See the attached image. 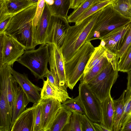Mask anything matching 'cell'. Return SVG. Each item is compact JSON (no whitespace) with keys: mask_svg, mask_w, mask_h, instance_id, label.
<instances>
[{"mask_svg":"<svg viewBox=\"0 0 131 131\" xmlns=\"http://www.w3.org/2000/svg\"><path fill=\"white\" fill-rule=\"evenodd\" d=\"M112 4L102 9L86 41L100 39L114 29L131 21V19L124 17L116 11Z\"/></svg>","mask_w":131,"mask_h":131,"instance_id":"2","label":"cell"},{"mask_svg":"<svg viewBox=\"0 0 131 131\" xmlns=\"http://www.w3.org/2000/svg\"><path fill=\"white\" fill-rule=\"evenodd\" d=\"M125 91L124 90L117 99L113 100L114 116L113 131H120V124L123 113L124 98Z\"/></svg>","mask_w":131,"mask_h":131,"instance_id":"22","label":"cell"},{"mask_svg":"<svg viewBox=\"0 0 131 131\" xmlns=\"http://www.w3.org/2000/svg\"><path fill=\"white\" fill-rule=\"evenodd\" d=\"M33 105L35 108L34 131H41L42 112L39 101Z\"/></svg>","mask_w":131,"mask_h":131,"instance_id":"34","label":"cell"},{"mask_svg":"<svg viewBox=\"0 0 131 131\" xmlns=\"http://www.w3.org/2000/svg\"><path fill=\"white\" fill-rule=\"evenodd\" d=\"M79 95L85 110L86 115L93 122L101 123L102 117L101 103L85 82L80 83Z\"/></svg>","mask_w":131,"mask_h":131,"instance_id":"7","label":"cell"},{"mask_svg":"<svg viewBox=\"0 0 131 131\" xmlns=\"http://www.w3.org/2000/svg\"><path fill=\"white\" fill-rule=\"evenodd\" d=\"M72 112L69 122L62 131H82L81 121L82 114L75 111Z\"/></svg>","mask_w":131,"mask_h":131,"instance_id":"30","label":"cell"},{"mask_svg":"<svg viewBox=\"0 0 131 131\" xmlns=\"http://www.w3.org/2000/svg\"><path fill=\"white\" fill-rule=\"evenodd\" d=\"M112 5L122 16L131 19V0H116Z\"/></svg>","mask_w":131,"mask_h":131,"instance_id":"27","label":"cell"},{"mask_svg":"<svg viewBox=\"0 0 131 131\" xmlns=\"http://www.w3.org/2000/svg\"><path fill=\"white\" fill-rule=\"evenodd\" d=\"M37 3L31 5L18 13L12 16L4 33L10 36L15 34L33 21Z\"/></svg>","mask_w":131,"mask_h":131,"instance_id":"10","label":"cell"},{"mask_svg":"<svg viewBox=\"0 0 131 131\" xmlns=\"http://www.w3.org/2000/svg\"><path fill=\"white\" fill-rule=\"evenodd\" d=\"M29 102L25 94L19 85L16 91L13 106L11 128L16 120L26 110Z\"/></svg>","mask_w":131,"mask_h":131,"instance_id":"20","label":"cell"},{"mask_svg":"<svg viewBox=\"0 0 131 131\" xmlns=\"http://www.w3.org/2000/svg\"><path fill=\"white\" fill-rule=\"evenodd\" d=\"M35 108H27L17 117L10 131H34Z\"/></svg>","mask_w":131,"mask_h":131,"instance_id":"18","label":"cell"},{"mask_svg":"<svg viewBox=\"0 0 131 131\" xmlns=\"http://www.w3.org/2000/svg\"><path fill=\"white\" fill-rule=\"evenodd\" d=\"M96 131H109V130L103 125L96 122L93 123Z\"/></svg>","mask_w":131,"mask_h":131,"instance_id":"41","label":"cell"},{"mask_svg":"<svg viewBox=\"0 0 131 131\" xmlns=\"http://www.w3.org/2000/svg\"><path fill=\"white\" fill-rule=\"evenodd\" d=\"M113 100L110 94L101 103L102 117L101 123L109 131H113V129L114 113Z\"/></svg>","mask_w":131,"mask_h":131,"instance_id":"19","label":"cell"},{"mask_svg":"<svg viewBox=\"0 0 131 131\" xmlns=\"http://www.w3.org/2000/svg\"><path fill=\"white\" fill-rule=\"evenodd\" d=\"M131 44V26L129 33L124 43L120 50L117 52L116 55L119 59L123 54L128 47Z\"/></svg>","mask_w":131,"mask_h":131,"instance_id":"37","label":"cell"},{"mask_svg":"<svg viewBox=\"0 0 131 131\" xmlns=\"http://www.w3.org/2000/svg\"><path fill=\"white\" fill-rule=\"evenodd\" d=\"M35 3L29 0H0V21Z\"/></svg>","mask_w":131,"mask_h":131,"instance_id":"16","label":"cell"},{"mask_svg":"<svg viewBox=\"0 0 131 131\" xmlns=\"http://www.w3.org/2000/svg\"><path fill=\"white\" fill-rule=\"evenodd\" d=\"M12 74L30 102L34 104L39 102L41 99V88L33 83L24 73H20L13 69Z\"/></svg>","mask_w":131,"mask_h":131,"instance_id":"14","label":"cell"},{"mask_svg":"<svg viewBox=\"0 0 131 131\" xmlns=\"http://www.w3.org/2000/svg\"><path fill=\"white\" fill-rule=\"evenodd\" d=\"M48 44L49 52L50 70L53 74L60 90L67 92L68 87L64 70L65 62L61 50L54 43Z\"/></svg>","mask_w":131,"mask_h":131,"instance_id":"8","label":"cell"},{"mask_svg":"<svg viewBox=\"0 0 131 131\" xmlns=\"http://www.w3.org/2000/svg\"><path fill=\"white\" fill-rule=\"evenodd\" d=\"M71 0H54L53 5L49 6L52 15L67 18Z\"/></svg>","mask_w":131,"mask_h":131,"instance_id":"23","label":"cell"},{"mask_svg":"<svg viewBox=\"0 0 131 131\" xmlns=\"http://www.w3.org/2000/svg\"><path fill=\"white\" fill-rule=\"evenodd\" d=\"M61 104L62 106L71 112L75 111L86 114L84 106L79 95L74 98L66 100L61 103Z\"/></svg>","mask_w":131,"mask_h":131,"instance_id":"28","label":"cell"},{"mask_svg":"<svg viewBox=\"0 0 131 131\" xmlns=\"http://www.w3.org/2000/svg\"><path fill=\"white\" fill-rule=\"evenodd\" d=\"M120 131H131V114L128 117L121 127Z\"/></svg>","mask_w":131,"mask_h":131,"instance_id":"38","label":"cell"},{"mask_svg":"<svg viewBox=\"0 0 131 131\" xmlns=\"http://www.w3.org/2000/svg\"><path fill=\"white\" fill-rule=\"evenodd\" d=\"M52 15L49 6L45 3L38 23L36 27H34L37 45L48 43L51 31Z\"/></svg>","mask_w":131,"mask_h":131,"instance_id":"11","label":"cell"},{"mask_svg":"<svg viewBox=\"0 0 131 131\" xmlns=\"http://www.w3.org/2000/svg\"><path fill=\"white\" fill-rule=\"evenodd\" d=\"M33 23V21L30 22L12 36L23 46L26 50L34 49L37 45Z\"/></svg>","mask_w":131,"mask_h":131,"instance_id":"17","label":"cell"},{"mask_svg":"<svg viewBox=\"0 0 131 131\" xmlns=\"http://www.w3.org/2000/svg\"><path fill=\"white\" fill-rule=\"evenodd\" d=\"M45 3L49 6H52L54 3V0H45Z\"/></svg>","mask_w":131,"mask_h":131,"instance_id":"43","label":"cell"},{"mask_svg":"<svg viewBox=\"0 0 131 131\" xmlns=\"http://www.w3.org/2000/svg\"><path fill=\"white\" fill-rule=\"evenodd\" d=\"M49 58L48 46L45 44L37 49L25 50L17 61L28 68L36 79L43 80L48 70Z\"/></svg>","mask_w":131,"mask_h":131,"instance_id":"4","label":"cell"},{"mask_svg":"<svg viewBox=\"0 0 131 131\" xmlns=\"http://www.w3.org/2000/svg\"><path fill=\"white\" fill-rule=\"evenodd\" d=\"M86 0H71L70 8L76 9Z\"/></svg>","mask_w":131,"mask_h":131,"instance_id":"40","label":"cell"},{"mask_svg":"<svg viewBox=\"0 0 131 131\" xmlns=\"http://www.w3.org/2000/svg\"><path fill=\"white\" fill-rule=\"evenodd\" d=\"M93 122L85 114H82L81 121L82 131H96Z\"/></svg>","mask_w":131,"mask_h":131,"instance_id":"35","label":"cell"},{"mask_svg":"<svg viewBox=\"0 0 131 131\" xmlns=\"http://www.w3.org/2000/svg\"><path fill=\"white\" fill-rule=\"evenodd\" d=\"M12 16L7 17L0 21V34L4 33L5 27Z\"/></svg>","mask_w":131,"mask_h":131,"instance_id":"39","label":"cell"},{"mask_svg":"<svg viewBox=\"0 0 131 131\" xmlns=\"http://www.w3.org/2000/svg\"><path fill=\"white\" fill-rule=\"evenodd\" d=\"M0 131H10L12 117L8 103L6 82L0 81Z\"/></svg>","mask_w":131,"mask_h":131,"instance_id":"15","label":"cell"},{"mask_svg":"<svg viewBox=\"0 0 131 131\" xmlns=\"http://www.w3.org/2000/svg\"><path fill=\"white\" fill-rule=\"evenodd\" d=\"M25 50L12 37L4 33L0 34V68L5 64L13 66Z\"/></svg>","mask_w":131,"mask_h":131,"instance_id":"6","label":"cell"},{"mask_svg":"<svg viewBox=\"0 0 131 131\" xmlns=\"http://www.w3.org/2000/svg\"><path fill=\"white\" fill-rule=\"evenodd\" d=\"M95 47L90 41H86L75 54L65 62L64 70L68 87L72 90L83 74L85 67Z\"/></svg>","mask_w":131,"mask_h":131,"instance_id":"3","label":"cell"},{"mask_svg":"<svg viewBox=\"0 0 131 131\" xmlns=\"http://www.w3.org/2000/svg\"><path fill=\"white\" fill-rule=\"evenodd\" d=\"M119 58L117 65L118 71L127 72L131 70V44Z\"/></svg>","mask_w":131,"mask_h":131,"instance_id":"29","label":"cell"},{"mask_svg":"<svg viewBox=\"0 0 131 131\" xmlns=\"http://www.w3.org/2000/svg\"><path fill=\"white\" fill-rule=\"evenodd\" d=\"M131 26V21L111 31L101 38L100 45L116 55L123 45Z\"/></svg>","mask_w":131,"mask_h":131,"instance_id":"9","label":"cell"},{"mask_svg":"<svg viewBox=\"0 0 131 131\" xmlns=\"http://www.w3.org/2000/svg\"><path fill=\"white\" fill-rule=\"evenodd\" d=\"M107 0H100V2L102 1H106Z\"/></svg>","mask_w":131,"mask_h":131,"instance_id":"45","label":"cell"},{"mask_svg":"<svg viewBox=\"0 0 131 131\" xmlns=\"http://www.w3.org/2000/svg\"><path fill=\"white\" fill-rule=\"evenodd\" d=\"M125 91L123 113L120 124L121 128L128 117L131 114V89H126Z\"/></svg>","mask_w":131,"mask_h":131,"instance_id":"33","label":"cell"},{"mask_svg":"<svg viewBox=\"0 0 131 131\" xmlns=\"http://www.w3.org/2000/svg\"><path fill=\"white\" fill-rule=\"evenodd\" d=\"M100 2V0H85L68 16L67 19L68 22L75 23L80 16Z\"/></svg>","mask_w":131,"mask_h":131,"instance_id":"24","label":"cell"},{"mask_svg":"<svg viewBox=\"0 0 131 131\" xmlns=\"http://www.w3.org/2000/svg\"><path fill=\"white\" fill-rule=\"evenodd\" d=\"M72 112L62 106L57 113L49 131H62L69 122Z\"/></svg>","mask_w":131,"mask_h":131,"instance_id":"21","label":"cell"},{"mask_svg":"<svg viewBox=\"0 0 131 131\" xmlns=\"http://www.w3.org/2000/svg\"><path fill=\"white\" fill-rule=\"evenodd\" d=\"M45 4V0H39L37 4L35 14L33 20L34 27L37 25L42 13Z\"/></svg>","mask_w":131,"mask_h":131,"instance_id":"36","label":"cell"},{"mask_svg":"<svg viewBox=\"0 0 131 131\" xmlns=\"http://www.w3.org/2000/svg\"><path fill=\"white\" fill-rule=\"evenodd\" d=\"M109 62L106 55L98 64L83 74L80 79V82H85L87 84L96 77Z\"/></svg>","mask_w":131,"mask_h":131,"instance_id":"25","label":"cell"},{"mask_svg":"<svg viewBox=\"0 0 131 131\" xmlns=\"http://www.w3.org/2000/svg\"><path fill=\"white\" fill-rule=\"evenodd\" d=\"M115 0H107L99 2L80 16L75 22V24H79L86 18L102 9L106 6L112 4Z\"/></svg>","mask_w":131,"mask_h":131,"instance_id":"31","label":"cell"},{"mask_svg":"<svg viewBox=\"0 0 131 131\" xmlns=\"http://www.w3.org/2000/svg\"><path fill=\"white\" fill-rule=\"evenodd\" d=\"M102 9L79 24L69 26L61 49L65 62L73 57L78 49L85 42Z\"/></svg>","mask_w":131,"mask_h":131,"instance_id":"1","label":"cell"},{"mask_svg":"<svg viewBox=\"0 0 131 131\" xmlns=\"http://www.w3.org/2000/svg\"><path fill=\"white\" fill-rule=\"evenodd\" d=\"M127 87L126 89H131V70L127 72Z\"/></svg>","mask_w":131,"mask_h":131,"instance_id":"42","label":"cell"},{"mask_svg":"<svg viewBox=\"0 0 131 131\" xmlns=\"http://www.w3.org/2000/svg\"><path fill=\"white\" fill-rule=\"evenodd\" d=\"M51 20V31L47 44L54 43L61 49L67 29L70 26L67 18L52 15Z\"/></svg>","mask_w":131,"mask_h":131,"instance_id":"13","label":"cell"},{"mask_svg":"<svg viewBox=\"0 0 131 131\" xmlns=\"http://www.w3.org/2000/svg\"><path fill=\"white\" fill-rule=\"evenodd\" d=\"M106 49L101 45L95 47V50L85 67L83 74L86 73L91 68L98 64L106 55Z\"/></svg>","mask_w":131,"mask_h":131,"instance_id":"26","label":"cell"},{"mask_svg":"<svg viewBox=\"0 0 131 131\" xmlns=\"http://www.w3.org/2000/svg\"><path fill=\"white\" fill-rule=\"evenodd\" d=\"M29 1L32 3H37L38 2L39 0H29Z\"/></svg>","mask_w":131,"mask_h":131,"instance_id":"44","label":"cell"},{"mask_svg":"<svg viewBox=\"0 0 131 131\" xmlns=\"http://www.w3.org/2000/svg\"><path fill=\"white\" fill-rule=\"evenodd\" d=\"M41 99H54L62 103V101L57 92L52 86L48 79L43 80V87L40 92Z\"/></svg>","mask_w":131,"mask_h":131,"instance_id":"32","label":"cell"},{"mask_svg":"<svg viewBox=\"0 0 131 131\" xmlns=\"http://www.w3.org/2000/svg\"><path fill=\"white\" fill-rule=\"evenodd\" d=\"M39 102L42 112L41 131H49L62 107L61 103L54 99H41Z\"/></svg>","mask_w":131,"mask_h":131,"instance_id":"12","label":"cell"},{"mask_svg":"<svg viewBox=\"0 0 131 131\" xmlns=\"http://www.w3.org/2000/svg\"><path fill=\"white\" fill-rule=\"evenodd\" d=\"M117 69H114L111 62L87 84L100 103L111 94V89L119 77Z\"/></svg>","mask_w":131,"mask_h":131,"instance_id":"5","label":"cell"}]
</instances>
